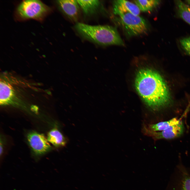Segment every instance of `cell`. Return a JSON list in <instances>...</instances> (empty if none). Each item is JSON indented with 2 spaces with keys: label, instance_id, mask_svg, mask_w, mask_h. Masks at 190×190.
Here are the masks:
<instances>
[{
  "label": "cell",
  "instance_id": "obj_5",
  "mask_svg": "<svg viewBox=\"0 0 190 190\" xmlns=\"http://www.w3.org/2000/svg\"><path fill=\"white\" fill-rule=\"evenodd\" d=\"M184 127L182 122L171 126L161 131H152L147 129L144 125L143 133L146 135L151 137L155 140L161 139H171L180 136L183 133Z\"/></svg>",
  "mask_w": 190,
  "mask_h": 190
},
{
  "label": "cell",
  "instance_id": "obj_14",
  "mask_svg": "<svg viewBox=\"0 0 190 190\" xmlns=\"http://www.w3.org/2000/svg\"><path fill=\"white\" fill-rule=\"evenodd\" d=\"M140 11L147 12L152 11L160 3V1L157 0L133 1Z\"/></svg>",
  "mask_w": 190,
  "mask_h": 190
},
{
  "label": "cell",
  "instance_id": "obj_12",
  "mask_svg": "<svg viewBox=\"0 0 190 190\" xmlns=\"http://www.w3.org/2000/svg\"><path fill=\"white\" fill-rule=\"evenodd\" d=\"M47 140L54 146L60 147L65 146L66 143L65 137L57 129L51 130L48 134Z\"/></svg>",
  "mask_w": 190,
  "mask_h": 190
},
{
  "label": "cell",
  "instance_id": "obj_1",
  "mask_svg": "<svg viewBox=\"0 0 190 190\" xmlns=\"http://www.w3.org/2000/svg\"><path fill=\"white\" fill-rule=\"evenodd\" d=\"M135 86L146 104L154 111L167 107L171 102L169 91L165 82L158 72L145 68L137 72Z\"/></svg>",
  "mask_w": 190,
  "mask_h": 190
},
{
  "label": "cell",
  "instance_id": "obj_17",
  "mask_svg": "<svg viewBox=\"0 0 190 190\" xmlns=\"http://www.w3.org/2000/svg\"><path fill=\"white\" fill-rule=\"evenodd\" d=\"M2 146L1 145V144L0 143V155H1L2 154Z\"/></svg>",
  "mask_w": 190,
  "mask_h": 190
},
{
  "label": "cell",
  "instance_id": "obj_6",
  "mask_svg": "<svg viewBox=\"0 0 190 190\" xmlns=\"http://www.w3.org/2000/svg\"><path fill=\"white\" fill-rule=\"evenodd\" d=\"M27 139L32 149L37 155L42 154L51 148L47 139L42 134L31 132L28 134Z\"/></svg>",
  "mask_w": 190,
  "mask_h": 190
},
{
  "label": "cell",
  "instance_id": "obj_9",
  "mask_svg": "<svg viewBox=\"0 0 190 190\" xmlns=\"http://www.w3.org/2000/svg\"><path fill=\"white\" fill-rule=\"evenodd\" d=\"M13 88L7 82L2 79L0 82V98L1 105H3L11 104L15 98Z\"/></svg>",
  "mask_w": 190,
  "mask_h": 190
},
{
  "label": "cell",
  "instance_id": "obj_3",
  "mask_svg": "<svg viewBox=\"0 0 190 190\" xmlns=\"http://www.w3.org/2000/svg\"><path fill=\"white\" fill-rule=\"evenodd\" d=\"M50 11V8L40 1L25 0L18 6L16 13L21 20L33 19L42 20Z\"/></svg>",
  "mask_w": 190,
  "mask_h": 190
},
{
  "label": "cell",
  "instance_id": "obj_13",
  "mask_svg": "<svg viewBox=\"0 0 190 190\" xmlns=\"http://www.w3.org/2000/svg\"><path fill=\"white\" fill-rule=\"evenodd\" d=\"M175 2L180 16L190 25V6L180 0Z\"/></svg>",
  "mask_w": 190,
  "mask_h": 190
},
{
  "label": "cell",
  "instance_id": "obj_2",
  "mask_svg": "<svg viewBox=\"0 0 190 190\" xmlns=\"http://www.w3.org/2000/svg\"><path fill=\"white\" fill-rule=\"evenodd\" d=\"M75 28L83 37L99 45H124L117 30L114 27L108 25H91L78 23Z\"/></svg>",
  "mask_w": 190,
  "mask_h": 190
},
{
  "label": "cell",
  "instance_id": "obj_11",
  "mask_svg": "<svg viewBox=\"0 0 190 190\" xmlns=\"http://www.w3.org/2000/svg\"><path fill=\"white\" fill-rule=\"evenodd\" d=\"M181 121L176 117L173 118L168 121L158 123L144 125L149 131H161L165 130L171 126L178 124Z\"/></svg>",
  "mask_w": 190,
  "mask_h": 190
},
{
  "label": "cell",
  "instance_id": "obj_8",
  "mask_svg": "<svg viewBox=\"0 0 190 190\" xmlns=\"http://www.w3.org/2000/svg\"><path fill=\"white\" fill-rule=\"evenodd\" d=\"M113 7V12L115 14L119 13H129L135 15H139L140 13V10L135 3L127 1H114Z\"/></svg>",
  "mask_w": 190,
  "mask_h": 190
},
{
  "label": "cell",
  "instance_id": "obj_4",
  "mask_svg": "<svg viewBox=\"0 0 190 190\" xmlns=\"http://www.w3.org/2000/svg\"><path fill=\"white\" fill-rule=\"evenodd\" d=\"M118 21L125 33L129 36L139 35L148 31V24L145 20L139 15L129 13H118Z\"/></svg>",
  "mask_w": 190,
  "mask_h": 190
},
{
  "label": "cell",
  "instance_id": "obj_7",
  "mask_svg": "<svg viewBox=\"0 0 190 190\" xmlns=\"http://www.w3.org/2000/svg\"><path fill=\"white\" fill-rule=\"evenodd\" d=\"M56 3L61 10L72 21H77L79 15V6L77 0H61Z\"/></svg>",
  "mask_w": 190,
  "mask_h": 190
},
{
  "label": "cell",
  "instance_id": "obj_16",
  "mask_svg": "<svg viewBox=\"0 0 190 190\" xmlns=\"http://www.w3.org/2000/svg\"><path fill=\"white\" fill-rule=\"evenodd\" d=\"M180 190H190V177L186 176L183 179Z\"/></svg>",
  "mask_w": 190,
  "mask_h": 190
},
{
  "label": "cell",
  "instance_id": "obj_15",
  "mask_svg": "<svg viewBox=\"0 0 190 190\" xmlns=\"http://www.w3.org/2000/svg\"><path fill=\"white\" fill-rule=\"evenodd\" d=\"M180 43L182 49L190 56V37L181 39L180 40Z\"/></svg>",
  "mask_w": 190,
  "mask_h": 190
},
{
  "label": "cell",
  "instance_id": "obj_10",
  "mask_svg": "<svg viewBox=\"0 0 190 190\" xmlns=\"http://www.w3.org/2000/svg\"><path fill=\"white\" fill-rule=\"evenodd\" d=\"M84 14L90 15L95 13L98 10L101 3L99 0H77Z\"/></svg>",
  "mask_w": 190,
  "mask_h": 190
},
{
  "label": "cell",
  "instance_id": "obj_18",
  "mask_svg": "<svg viewBox=\"0 0 190 190\" xmlns=\"http://www.w3.org/2000/svg\"><path fill=\"white\" fill-rule=\"evenodd\" d=\"M186 1L188 4H190V0H187Z\"/></svg>",
  "mask_w": 190,
  "mask_h": 190
}]
</instances>
